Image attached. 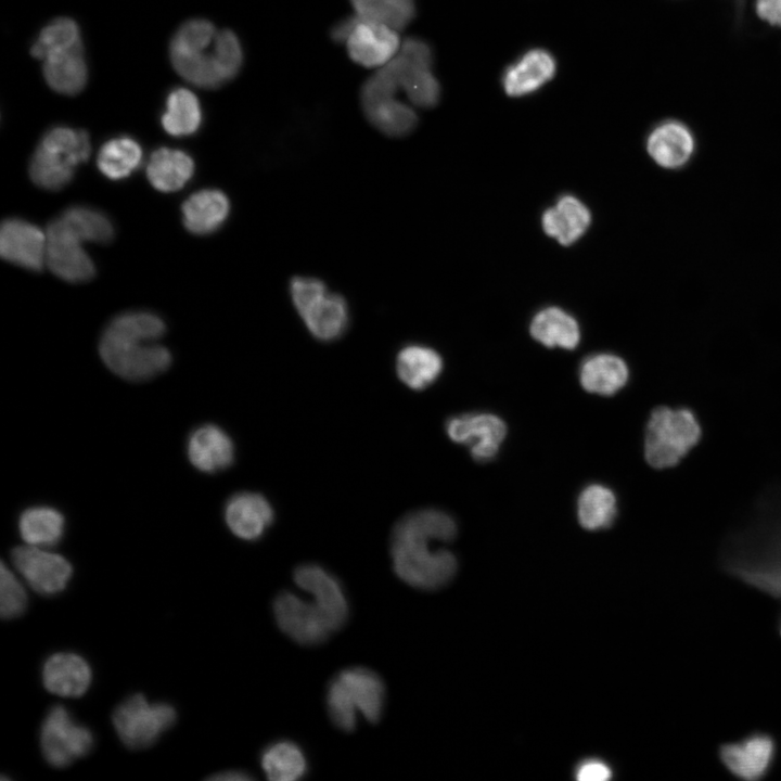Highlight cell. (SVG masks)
<instances>
[{
    "instance_id": "1",
    "label": "cell",
    "mask_w": 781,
    "mask_h": 781,
    "mask_svg": "<svg viewBox=\"0 0 781 781\" xmlns=\"http://www.w3.org/2000/svg\"><path fill=\"white\" fill-rule=\"evenodd\" d=\"M718 558L731 577L781 599V485L760 495L747 521L725 537Z\"/></svg>"
},
{
    "instance_id": "2",
    "label": "cell",
    "mask_w": 781,
    "mask_h": 781,
    "mask_svg": "<svg viewBox=\"0 0 781 781\" xmlns=\"http://www.w3.org/2000/svg\"><path fill=\"white\" fill-rule=\"evenodd\" d=\"M457 535L450 514L438 509H421L404 515L390 534L393 569L407 585L420 590H437L456 575V556L446 549H432L435 541L449 542Z\"/></svg>"
},
{
    "instance_id": "3",
    "label": "cell",
    "mask_w": 781,
    "mask_h": 781,
    "mask_svg": "<svg viewBox=\"0 0 781 781\" xmlns=\"http://www.w3.org/2000/svg\"><path fill=\"white\" fill-rule=\"evenodd\" d=\"M155 313L130 311L115 317L103 332L99 351L106 367L129 381H144L166 371L169 350L156 341L165 333Z\"/></svg>"
},
{
    "instance_id": "4",
    "label": "cell",
    "mask_w": 781,
    "mask_h": 781,
    "mask_svg": "<svg viewBox=\"0 0 781 781\" xmlns=\"http://www.w3.org/2000/svg\"><path fill=\"white\" fill-rule=\"evenodd\" d=\"M385 695L383 679L372 669L358 666L344 668L328 684L327 710L337 729L351 732L356 729L357 713L370 724L381 720Z\"/></svg>"
},
{
    "instance_id": "5",
    "label": "cell",
    "mask_w": 781,
    "mask_h": 781,
    "mask_svg": "<svg viewBox=\"0 0 781 781\" xmlns=\"http://www.w3.org/2000/svg\"><path fill=\"white\" fill-rule=\"evenodd\" d=\"M702 425L687 407H656L644 432V458L654 469L676 466L701 440Z\"/></svg>"
},
{
    "instance_id": "6",
    "label": "cell",
    "mask_w": 781,
    "mask_h": 781,
    "mask_svg": "<svg viewBox=\"0 0 781 781\" xmlns=\"http://www.w3.org/2000/svg\"><path fill=\"white\" fill-rule=\"evenodd\" d=\"M217 33L209 21L193 20L181 25L171 39V64L183 79L194 86L210 89L228 81L216 49Z\"/></svg>"
},
{
    "instance_id": "7",
    "label": "cell",
    "mask_w": 781,
    "mask_h": 781,
    "mask_svg": "<svg viewBox=\"0 0 781 781\" xmlns=\"http://www.w3.org/2000/svg\"><path fill=\"white\" fill-rule=\"evenodd\" d=\"M91 144L85 130L54 127L40 140L29 164V176L38 187L57 191L67 185L76 167L85 163Z\"/></svg>"
},
{
    "instance_id": "8",
    "label": "cell",
    "mask_w": 781,
    "mask_h": 781,
    "mask_svg": "<svg viewBox=\"0 0 781 781\" xmlns=\"http://www.w3.org/2000/svg\"><path fill=\"white\" fill-rule=\"evenodd\" d=\"M176 710L167 703H151L135 694L119 704L113 714L115 730L130 748L152 745L176 721Z\"/></svg>"
},
{
    "instance_id": "9",
    "label": "cell",
    "mask_w": 781,
    "mask_h": 781,
    "mask_svg": "<svg viewBox=\"0 0 781 781\" xmlns=\"http://www.w3.org/2000/svg\"><path fill=\"white\" fill-rule=\"evenodd\" d=\"M40 746L46 760L63 768L87 755L93 746L91 731L74 720L63 706H53L41 726Z\"/></svg>"
},
{
    "instance_id": "10",
    "label": "cell",
    "mask_w": 781,
    "mask_h": 781,
    "mask_svg": "<svg viewBox=\"0 0 781 781\" xmlns=\"http://www.w3.org/2000/svg\"><path fill=\"white\" fill-rule=\"evenodd\" d=\"M272 609L279 628L302 645L320 644L334 632L317 604L299 598L293 591L279 592Z\"/></svg>"
},
{
    "instance_id": "11",
    "label": "cell",
    "mask_w": 781,
    "mask_h": 781,
    "mask_svg": "<svg viewBox=\"0 0 781 781\" xmlns=\"http://www.w3.org/2000/svg\"><path fill=\"white\" fill-rule=\"evenodd\" d=\"M46 234V264L56 277L73 283L93 278L94 264L82 247L84 241L61 217L49 223Z\"/></svg>"
},
{
    "instance_id": "12",
    "label": "cell",
    "mask_w": 781,
    "mask_h": 781,
    "mask_svg": "<svg viewBox=\"0 0 781 781\" xmlns=\"http://www.w3.org/2000/svg\"><path fill=\"white\" fill-rule=\"evenodd\" d=\"M777 751L778 743L773 735L754 731L738 741L721 744L718 756L734 777L757 781L770 772Z\"/></svg>"
},
{
    "instance_id": "13",
    "label": "cell",
    "mask_w": 781,
    "mask_h": 781,
    "mask_svg": "<svg viewBox=\"0 0 781 781\" xmlns=\"http://www.w3.org/2000/svg\"><path fill=\"white\" fill-rule=\"evenodd\" d=\"M11 558L29 587L43 596L61 592L73 574L72 565L65 558L40 547H17Z\"/></svg>"
},
{
    "instance_id": "14",
    "label": "cell",
    "mask_w": 781,
    "mask_h": 781,
    "mask_svg": "<svg viewBox=\"0 0 781 781\" xmlns=\"http://www.w3.org/2000/svg\"><path fill=\"white\" fill-rule=\"evenodd\" d=\"M446 433L452 441L470 446L474 460L486 462L498 453L507 427L495 414L466 413L450 418L446 423Z\"/></svg>"
},
{
    "instance_id": "15",
    "label": "cell",
    "mask_w": 781,
    "mask_h": 781,
    "mask_svg": "<svg viewBox=\"0 0 781 781\" xmlns=\"http://www.w3.org/2000/svg\"><path fill=\"white\" fill-rule=\"evenodd\" d=\"M293 578L295 584L312 596L333 631L341 629L349 616V604L341 581L321 565H298Z\"/></svg>"
},
{
    "instance_id": "16",
    "label": "cell",
    "mask_w": 781,
    "mask_h": 781,
    "mask_svg": "<svg viewBox=\"0 0 781 781\" xmlns=\"http://www.w3.org/2000/svg\"><path fill=\"white\" fill-rule=\"evenodd\" d=\"M47 234L37 226L20 219L4 220L0 229L2 258L24 269L39 271L46 264Z\"/></svg>"
},
{
    "instance_id": "17",
    "label": "cell",
    "mask_w": 781,
    "mask_h": 781,
    "mask_svg": "<svg viewBox=\"0 0 781 781\" xmlns=\"http://www.w3.org/2000/svg\"><path fill=\"white\" fill-rule=\"evenodd\" d=\"M346 46L354 62L375 67L383 66L397 54L400 41L396 29L359 17Z\"/></svg>"
},
{
    "instance_id": "18",
    "label": "cell",
    "mask_w": 781,
    "mask_h": 781,
    "mask_svg": "<svg viewBox=\"0 0 781 781\" xmlns=\"http://www.w3.org/2000/svg\"><path fill=\"white\" fill-rule=\"evenodd\" d=\"M229 529L243 540L254 541L264 536L274 521L270 502L260 494L242 491L233 495L225 508Z\"/></svg>"
},
{
    "instance_id": "19",
    "label": "cell",
    "mask_w": 781,
    "mask_h": 781,
    "mask_svg": "<svg viewBox=\"0 0 781 781\" xmlns=\"http://www.w3.org/2000/svg\"><path fill=\"white\" fill-rule=\"evenodd\" d=\"M556 63L543 49H532L509 65L502 75V86L510 97L530 94L554 76Z\"/></svg>"
},
{
    "instance_id": "20",
    "label": "cell",
    "mask_w": 781,
    "mask_h": 781,
    "mask_svg": "<svg viewBox=\"0 0 781 781\" xmlns=\"http://www.w3.org/2000/svg\"><path fill=\"white\" fill-rule=\"evenodd\" d=\"M187 452L190 462L206 473L222 471L234 460L232 439L222 428L214 424L200 426L190 435Z\"/></svg>"
},
{
    "instance_id": "21",
    "label": "cell",
    "mask_w": 781,
    "mask_h": 781,
    "mask_svg": "<svg viewBox=\"0 0 781 781\" xmlns=\"http://www.w3.org/2000/svg\"><path fill=\"white\" fill-rule=\"evenodd\" d=\"M646 150L653 161L666 168L684 165L694 151L691 130L679 120H664L656 125L646 139Z\"/></svg>"
},
{
    "instance_id": "22",
    "label": "cell",
    "mask_w": 781,
    "mask_h": 781,
    "mask_svg": "<svg viewBox=\"0 0 781 781\" xmlns=\"http://www.w3.org/2000/svg\"><path fill=\"white\" fill-rule=\"evenodd\" d=\"M92 674L88 663L74 653H55L44 663L42 681L48 691L64 697H78L89 688Z\"/></svg>"
},
{
    "instance_id": "23",
    "label": "cell",
    "mask_w": 781,
    "mask_h": 781,
    "mask_svg": "<svg viewBox=\"0 0 781 781\" xmlns=\"http://www.w3.org/2000/svg\"><path fill=\"white\" fill-rule=\"evenodd\" d=\"M590 223V210L574 195L561 196L541 216V226L546 234L565 246L578 241Z\"/></svg>"
},
{
    "instance_id": "24",
    "label": "cell",
    "mask_w": 781,
    "mask_h": 781,
    "mask_svg": "<svg viewBox=\"0 0 781 781\" xmlns=\"http://www.w3.org/2000/svg\"><path fill=\"white\" fill-rule=\"evenodd\" d=\"M229 212L230 203L223 192L201 190L182 204L183 225L193 234H210L223 225Z\"/></svg>"
},
{
    "instance_id": "25",
    "label": "cell",
    "mask_w": 781,
    "mask_h": 781,
    "mask_svg": "<svg viewBox=\"0 0 781 781\" xmlns=\"http://www.w3.org/2000/svg\"><path fill=\"white\" fill-rule=\"evenodd\" d=\"M42 62L43 77L54 91L74 95L86 86L88 69L82 44L54 52L46 56Z\"/></svg>"
},
{
    "instance_id": "26",
    "label": "cell",
    "mask_w": 781,
    "mask_h": 781,
    "mask_svg": "<svg viewBox=\"0 0 781 781\" xmlns=\"http://www.w3.org/2000/svg\"><path fill=\"white\" fill-rule=\"evenodd\" d=\"M443 371V359L433 348L410 344L396 357V372L408 387L421 390L433 384Z\"/></svg>"
},
{
    "instance_id": "27",
    "label": "cell",
    "mask_w": 781,
    "mask_h": 781,
    "mask_svg": "<svg viewBox=\"0 0 781 781\" xmlns=\"http://www.w3.org/2000/svg\"><path fill=\"white\" fill-rule=\"evenodd\" d=\"M626 362L612 354H596L587 357L579 370L581 386L589 393L610 396L618 392L628 381Z\"/></svg>"
},
{
    "instance_id": "28",
    "label": "cell",
    "mask_w": 781,
    "mask_h": 781,
    "mask_svg": "<svg viewBox=\"0 0 781 781\" xmlns=\"http://www.w3.org/2000/svg\"><path fill=\"white\" fill-rule=\"evenodd\" d=\"M529 331L537 342L547 347L574 349L580 341L577 320L555 306L539 310L532 319Z\"/></svg>"
},
{
    "instance_id": "29",
    "label": "cell",
    "mask_w": 781,
    "mask_h": 781,
    "mask_svg": "<svg viewBox=\"0 0 781 781\" xmlns=\"http://www.w3.org/2000/svg\"><path fill=\"white\" fill-rule=\"evenodd\" d=\"M194 162L185 152L161 148L154 151L146 166L150 183L158 191L175 192L191 179Z\"/></svg>"
},
{
    "instance_id": "30",
    "label": "cell",
    "mask_w": 781,
    "mask_h": 781,
    "mask_svg": "<svg viewBox=\"0 0 781 781\" xmlns=\"http://www.w3.org/2000/svg\"><path fill=\"white\" fill-rule=\"evenodd\" d=\"M260 766L271 781H295L308 772L303 748L291 740H278L266 746L260 755Z\"/></svg>"
},
{
    "instance_id": "31",
    "label": "cell",
    "mask_w": 781,
    "mask_h": 781,
    "mask_svg": "<svg viewBox=\"0 0 781 781\" xmlns=\"http://www.w3.org/2000/svg\"><path fill=\"white\" fill-rule=\"evenodd\" d=\"M307 329L318 340L331 342L338 338L347 329L348 307L338 294H325L303 316Z\"/></svg>"
},
{
    "instance_id": "32",
    "label": "cell",
    "mask_w": 781,
    "mask_h": 781,
    "mask_svg": "<svg viewBox=\"0 0 781 781\" xmlns=\"http://www.w3.org/2000/svg\"><path fill=\"white\" fill-rule=\"evenodd\" d=\"M161 123L164 130L174 137H184L196 132L202 123V111L197 97L187 88L172 89L166 98Z\"/></svg>"
},
{
    "instance_id": "33",
    "label": "cell",
    "mask_w": 781,
    "mask_h": 781,
    "mask_svg": "<svg viewBox=\"0 0 781 781\" xmlns=\"http://www.w3.org/2000/svg\"><path fill=\"white\" fill-rule=\"evenodd\" d=\"M64 523V517L57 510L51 507H33L21 514L18 529L26 543L46 548L61 540Z\"/></svg>"
},
{
    "instance_id": "34",
    "label": "cell",
    "mask_w": 781,
    "mask_h": 781,
    "mask_svg": "<svg viewBox=\"0 0 781 781\" xmlns=\"http://www.w3.org/2000/svg\"><path fill=\"white\" fill-rule=\"evenodd\" d=\"M368 120L390 137H401L414 129L418 123L415 112L395 97L362 104Z\"/></svg>"
},
{
    "instance_id": "35",
    "label": "cell",
    "mask_w": 781,
    "mask_h": 781,
    "mask_svg": "<svg viewBox=\"0 0 781 781\" xmlns=\"http://www.w3.org/2000/svg\"><path fill=\"white\" fill-rule=\"evenodd\" d=\"M617 514L616 497L609 488L592 484L582 489L577 501L579 524L588 530L609 528Z\"/></svg>"
},
{
    "instance_id": "36",
    "label": "cell",
    "mask_w": 781,
    "mask_h": 781,
    "mask_svg": "<svg viewBox=\"0 0 781 781\" xmlns=\"http://www.w3.org/2000/svg\"><path fill=\"white\" fill-rule=\"evenodd\" d=\"M142 150L132 138L120 136L106 141L98 153L100 171L111 180L130 176L140 165Z\"/></svg>"
},
{
    "instance_id": "37",
    "label": "cell",
    "mask_w": 781,
    "mask_h": 781,
    "mask_svg": "<svg viewBox=\"0 0 781 781\" xmlns=\"http://www.w3.org/2000/svg\"><path fill=\"white\" fill-rule=\"evenodd\" d=\"M350 3L361 20L396 30L405 28L415 16L414 0H350Z\"/></svg>"
},
{
    "instance_id": "38",
    "label": "cell",
    "mask_w": 781,
    "mask_h": 781,
    "mask_svg": "<svg viewBox=\"0 0 781 781\" xmlns=\"http://www.w3.org/2000/svg\"><path fill=\"white\" fill-rule=\"evenodd\" d=\"M79 27L69 17H57L47 24L39 33L30 48L34 57L43 60L46 56L81 46Z\"/></svg>"
},
{
    "instance_id": "39",
    "label": "cell",
    "mask_w": 781,
    "mask_h": 781,
    "mask_svg": "<svg viewBox=\"0 0 781 781\" xmlns=\"http://www.w3.org/2000/svg\"><path fill=\"white\" fill-rule=\"evenodd\" d=\"M82 240L92 243H108L114 229L110 219L101 212L86 206H73L60 216Z\"/></svg>"
},
{
    "instance_id": "40",
    "label": "cell",
    "mask_w": 781,
    "mask_h": 781,
    "mask_svg": "<svg viewBox=\"0 0 781 781\" xmlns=\"http://www.w3.org/2000/svg\"><path fill=\"white\" fill-rule=\"evenodd\" d=\"M409 100L420 107H432L440 98V85L431 67H412L406 74L401 86Z\"/></svg>"
},
{
    "instance_id": "41",
    "label": "cell",
    "mask_w": 781,
    "mask_h": 781,
    "mask_svg": "<svg viewBox=\"0 0 781 781\" xmlns=\"http://www.w3.org/2000/svg\"><path fill=\"white\" fill-rule=\"evenodd\" d=\"M27 605V594L13 572L1 563L0 568V613L10 619L22 615Z\"/></svg>"
},
{
    "instance_id": "42",
    "label": "cell",
    "mask_w": 781,
    "mask_h": 781,
    "mask_svg": "<svg viewBox=\"0 0 781 781\" xmlns=\"http://www.w3.org/2000/svg\"><path fill=\"white\" fill-rule=\"evenodd\" d=\"M290 291L294 306L300 317L328 293L322 281L307 277L293 278Z\"/></svg>"
},
{
    "instance_id": "43",
    "label": "cell",
    "mask_w": 781,
    "mask_h": 781,
    "mask_svg": "<svg viewBox=\"0 0 781 781\" xmlns=\"http://www.w3.org/2000/svg\"><path fill=\"white\" fill-rule=\"evenodd\" d=\"M610 767L601 760L589 759L580 764L576 770L579 781H605L611 778Z\"/></svg>"
},
{
    "instance_id": "44",
    "label": "cell",
    "mask_w": 781,
    "mask_h": 781,
    "mask_svg": "<svg viewBox=\"0 0 781 781\" xmlns=\"http://www.w3.org/2000/svg\"><path fill=\"white\" fill-rule=\"evenodd\" d=\"M755 8L761 20L781 27V0H756Z\"/></svg>"
},
{
    "instance_id": "45",
    "label": "cell",
    "mask_w": 781,
    "mask_h": 781,
    "mask_svg": "<svg viewBox=\"0 0 781 781\" xmlns=\"http://www.w3.org/2000/svg\"><path fill=\"white\" fill-rule=\"evenodd\" d=\"M359 21L358 16L347 17L336 24L331 31V37L338 43H346L348 37Z\"/></svg>"
},
{
    "instance_id": "46",
    "label": "cell",
    "mask_w": 781,
    "mask_h": 781,
    "mask_svg": "<svg viewBox=\"0 0 781 781\" xmlns=\"http://www.w3.org/2000/svg\"><path fill=\"white\" fill-rule=\"evenodd\" d=\"M214 781H249L254 780L253 776L244 770H227L218 773H214L208 778Z\"/></svg>"
},
{
    "instance_id": "47",
    "label": "cell",
    "mask_w": 781,
    "mask_h": 781,
    "mask_svg": "<svg viewBox=\"0 0 781 781\" xmlns=\"http://www.w3.org/2000/svg\"><path fill=\"white\" fill-rule=\"evenodd\" d=\"M779 632L781 635V616H780V620H779Z\"/></svg>"
},
{
    "instance_id": "48",
    "label": "cell",
    "mask_w": 781,
    "mask_h": 781,
    "mask_svg": "<svg viewBox=\"0 0 781 781\" xmlns=\"http://www.w3.org/2000/svg\"><path fill=\"white\" fill-rule=\"evenodd\" d=\"M738 4H740L743 0H735Z\"/></svg>"
}]
</instances>
